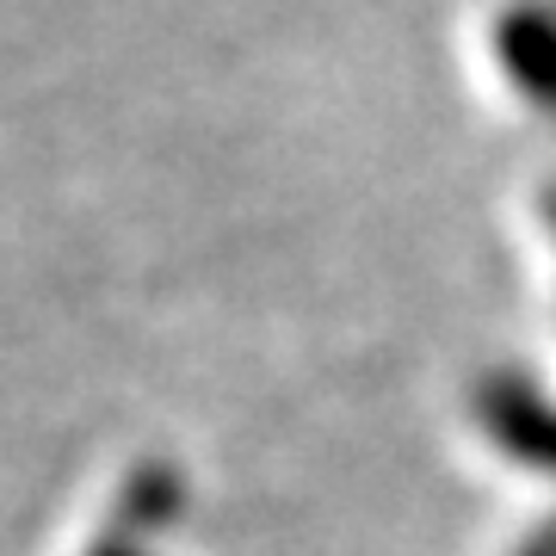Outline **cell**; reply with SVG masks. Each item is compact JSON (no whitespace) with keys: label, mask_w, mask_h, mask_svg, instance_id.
<instances>
[{"label":"cell","mask_w":556,"mask_h":556,"mask_svg":"<svg viewBox=\"0 0 556 556\" xmlns=\"http://www.w3.org/2000/svg\"><path fill=\"white\" fill-rule=\"evenodd\" d=\"M470 415H477V433L489 439L507 464H519L526 477L556 482V396L544 383H532L526 371H514V365H501V371L477 378Z\"/></svg>","instance_id":"cell-1"},{"label":"cell","mask_w":556,"mask_h":556,"mask_svg":"<svg viewBox=\"0 0 556 556\" xmlns=\"http://www.w3.org/2000/svg\"><path fill=\"white\" fill-rule=\"evenodd\" d=\"M186 514V477H179L174 464H142L130 470L118 489V538H142V532H161V526H174Z\"/></svg>","instance_id":"cell-2"},{"label":"cell","mask_w":556,"mask_h":556,"mask_svg":"<svg viewBox=\"0 0 556 556\" xmlns=\"http://www.w3.org/2000/svg\"><path fill=\"white\" fill-rule=\"evenodd\" d=\"M514 556H556V519H544L538 532L519 538V551H514Z\"/></svg>","instance_id":"cell-3"},{"label":"cell","mask_w":556,"mask_h":556,"mask_svg":"<svg viewBox=\"0 0 556 556\" xmlns=\"http://www.w3.org/2000/svg\"><path fill=\"white\" fill-rule=\"evenodd\" d=\"M87 556H149V551H142L137 538H118V532H112V538H105V544H93V551H87Z\"/></svg>","instance_id":"cell-4"}]
</instances>
